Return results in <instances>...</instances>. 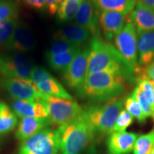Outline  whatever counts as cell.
I'll return each mask as SVG.
<instances>
[{
	"mask_svg": "<svg viewBox=\"0 0 154 154\" xmlns=\"http://www.w3.org/2000/svg\"><path fill=\"white\" fill-rule=\"evenodd\" d=\"M133 96L137 100L138 103L141 107L142 111H143V114L146 116V118H149L152 116V108L151 106L149 105V103H148L146 99L144 97V96L142 94V92L140 91V88H138V86H136L134 88V91L131 93Z\"/></svg>",
	"mask_w": 154,
	"mask_h": 154,
	"instance_id": "obj_32",
	"label": "cell"
},
{
	"mask_svg": "<svg viewBox=\"0 0 154 154\" xmlns=\"http://www.w3.org/2000/svg\"><path fill=\"white\" fill-rule=\"evenodd\" d=\"M51 124L49 118H22L17 127L16 137L24 141Z\"/></svg>",
	"mask_w": 154,
	"mask_h": 154,
	"instance_id": "obj_19",
	"label": "cell"
},
{
	"mask_svg": "<svg viewBox=\"0 0 154 154\" xmlns=\"http://www.w3.org/2000/svg\"><path fill=\"white\" fill-rule=\"evenodd\" d=\"M88 154H96V151H94V149H92L90 150V151H89V153H88Z\"/></svg>",
	"mask_w": 154,
	"mask_h": 154,
	"instance_id": "obj_39",
	"label": "cell"
},
{
	"mask_svg": "<svg viewBox=\"0 0 154 154\" xmlns=\"http://www.w3.org/2000/svg\"><path fill=\"white\" fill-rule=\"evenodd\" d=\"M127 15L116 11H101L99 25L107 42H111L126 24Z\"/></svg>",
	"mask_w": 154,
	"mask_h": 154,
	"instance_id": "obj_13",
	"label": "cell"
},
{
	"mask_svg": "<svg viewBox=\"0 0 154 154\" xmlns=\"http://www.w3.org/2000/svg\"><path fill=\"white\" fill-rule=\"evenodd\" d=\"M134 119V116L130 114L126 109H123L119 113L118 117L116 120L112 133L126 131L127 128L133 124Z\"/></svg>",
	"mask_w": 154,
	"mask_h": 154,
	"instance_id": "obj_29",
	"label": "cell"
},
{
	"mask_svg": "<svg viewBox=\"0 0 154 154\" xmlns=\"http://www.w3.org/2000/svg\"><path fill=\"white\" fill-rule=\"evenodd\" d=\"M125 81L116 75L104 72L89 74L77 92L81 97L94 101H108L117 98L126 90Z\"/></svg>",
	"mask_w": 154,
	"mask_h": 154,
	"instance_id": "obj_3",
	"label": "cell"
},
{
	"mask_svg": "<svg viewBox=\"0 0 154 154\" xmlns=\"http://www.w3.org/2000/svg\"><path fill=\"white\" fill-rule=\"evenodd\" d=\"M36 46V39L32 29L28 24L19 22L12 34L4 44L7 50L17 53H28L32 51Z\"/></svg>",
	"mask_w": 154,
	"mask_h": 154,
	"instance_id": "obj_11",
	"label": "cell"
},
{
	"mask_svg": "<svg viewBox=\"0 0 154 154\" xmlns=\"http://www.w3.org/2000/svg\"><path fill=\"white\" fill-rule=\"evenodd\" d=\"M151 154H154V146H153V150H152V151H151Z\"/></svg>",
	"mask_w": 154,
	"mask_h": 154,
	"instance_id": "obj_40",
	"label": "cell"
},
{
	"mask_svg": "<svg viewBox=\"0 0 154 154\" xmlns=\"http://www.w3.org/2000/svg\"><path fill=\"white\" fill-rule=\"evenodd\" d=\"M142 3L150 8L154 9V0H139Z\"/></svg>",
	"mask_w": 154,
	"mask_h": 154,
	"instance_id": "obj_36",
	"label": "cell"
},
{
	"mask_svg": "<svg viewBox=\"0 0 154 154\" xmlns=\"http://www.w3.org/2000/svg\"><path fill=\"white\" fill-rule=\"evenodd\" d=\"M91 36L88 29L76 23H72L59 29L54 34V38L56 40H64L82 47Z\"/></svg>",
	"mask_w": 154,
	"mask_h": 154,
	"instance_id": "obj_17",
	"label": "cell"
},
{
	"mask_svg": "<svg viewBox=\"0 0 154 154\" xmlns=\"http://www.w3.org/2000/svg\"><path fill=\"white\" fill-rule=\"evenodd\" d=\"M137 32L154 31V9L150 8L138 0L136 7L130 15Z\"/></svg>",
	"mask_w": 154,
	"mask_h": 154,
	"instance_id": "obj_16",
	"label": "cell"
},
{
	"mask_svg": "<svg viewBox=\"0 0 154 154\" xmlns=\"http://www.w3.org/2000/svg\"><path fill=\"white\" fill-rule=\"evenodd\" d=\"M59 151V131L45 128L22 141L18 154H57Z\"/></svg>",
	"mask_w": 154,
	"mask_h": 154,
	"instance_id": "obj_6",
	"label": "cell"
},
{
	"mask_svg": "<svg viewBox=\"0 0 154 154\" xmlns=\"http://www.w3.org/2000/svg\"><path fill=\"white\" fill-rule=\"evenodd\" d=\"M137 33L138 64L148 66L154 61V31Z\"/></svg>",
	"mask_w": 154,
	"mask_h": 154,
	"instance_id": "obj_18",
	"label": "cell"
},
{
	"mask_svg": "<svg viewBox=\"0 0 154 154\" xmlns=\"http://www.w3.org/2000/svg\"><path fill=\"white\" fill-rule=\"evenodd\" d=\"M19 6L15 2L5 0L0 2V22L16 19Z\"/></svg>",
	"mask_w": 154,
	"mask_h": 154,
	"instance_id": "obj_27",
	"label": "cell"
},
{
	"mask_svg": "<svg viewBox=\"0 0 154 154\" xmlns=\"http://www.w3.org/2000/svg\"><path fill=\"white\" fill-rule=\"evenodd\" d=\"M12 109L17 116L22 118H49L47 106L43 99L37 101L14 100Z\"/></svg>",
	"mask_w": 154,
	"mask_h": 154,
	"instance_id": "obj_15",
	"label": "cell"
},
{
	"mask_svg": "<svg viewBox=\"0 0 154 154\" xmlns=\"http://www.w3.org/2000/svg\"><path fill=\"white\" fill-rule=\"evenodd\" d=\"M18 23L17 19L0 22V44H5V42L10 37Z\"/></svg>",
	"mask_w": 154,
	"mask_h": 154,
	"instance_id": "obj_31",
	"label": "cell"
},
{
	"mask_svg": "<svg viewBox=\"0 0 154 154\" xmlns=\"http://www.w3.org/2000/svg\"><path fill=\"white\" fill-rule=\"evenodd\" d=\"M151 117L153 119V120H154V96H153V109H152V116H151Z\"/></svg>",
	"mask_w": 154,
	"mask_h": 154,
	"instance_id": "obj_38",
	"label": "cell"
},
{
	"mask_svg": "<svg viewBox=\"0 0 154 154\" xmlns=\"http://www.w3.org/2000/svg\"><path fill=\"white\" fill-rule=\"evenodd\" d=\"M64 1L65 0H56V3H57L59 6H60Z\"/></svg>",
	"mask_w": 154,
	"mask_h": 154,
	"instance_id": "obj_37",
	"label": "cell"
},
{
	"mask_svg": "<svg viewBox=\"0 0 154 154\" xmlns=\"http://www.w3.org/2000/svg\"><path fill=\"white\" fill-rule=\"evenodd\" d=\"M140 77L147 79L150 82L154 84V61L146 66L144 72L142 73Z\"/></svg>",
	"mask_w": 154,
	"mask_h": 154,
	"instance_id": "obj_33",
	"label": "cell"
},
{
	"mask_svg": "<svg viewBox=\"0 0 154 154\" xmlns=\"http://www.w3.org/2000/svg\"><path fill=\"white\" fill-rule=\"evenodd\" d=\"M78 1H79V2H84V0H78Z\"/></svg>",
	"mask_w": 154,
	"mask_h": 154,
	"instance_id": "obj_41",
	"label": "cell"
},
{
	"mask_svg": "<svg viewBox=\"0 0 154 154\" xmlns=\"http://www.w3.org/2000/svg\"><path fill=\"white\" fill-rule=\"evenodd\" d=\"M43 101L47 106L51 124L59 127L72 122L84 111L74 100L47 96Z\"/></svg>",
	"mask_w": 154,
	"mask_h": 154,
	"instance_id": "obj_5",
	"label": "cell"
},
{
	"mask_svg": "<svg viewBox=\"0 0 154 154\" xmlns=\"http://www.w3.org/2000/svg\"><path fill=\"white\" fill-rule=\"evenodd\" d=\"M138 88L145 97L148 103L151 106L152 109L153 106V96H154V84L150 82L147 79L140 77L137 79Z\"/></svg>",
	"mask_w": 154,
	"mask_h": 154,
	"instance_id": "obj_30",
	"label": "cell"
},
{
	"mask_svg": "<svg viewBox=\"0 0 154 154\" xmlns=\"http://www.w3.org/2000/svg\"><path fill=\"white\" fill-rule=\"evenodd\" d=\"M154 146V128L151 132L138 136L134 147V154H151Z\"/></svg>",
	"mask_w": 154,
	"mask_h": 154,
	"instance_id": "obj_25",
	"label": "cell"
},
{
	"mask_svg": "<svg viewBox=\"0 0 154 154\" xmlns=\"http://www.w3.org/2000/svg\"><path fill=\"white\" fill-rule=\"evenodd\" d=\"M58 131L60 154H79L96 134L86 110L72 122L59 127Z\"/></svg>",
	"mask_w": 154,
	"mask_h": 154,
	"instance_id": "obj_2",
	"label": "cell"
},
{
	"mask_svg": "<svg viewBox=\"0 0 154 154\" xmlns=\"http://www.w3.org/2000/svg\"><path fill=\"white\" fill-rule=\"evenodd\" d=\"M80 48H82L81 46L76 45L69 42L64 41V40H56L47 51L45 57L66 53L72 50L80 49Z\"/></svg>",
	"mask_w": 154,
	"mask_h": 154,
	"instance_id": "obj_28",
	"label": "cell"
},
{
	"mask_svg": "<svg viewBox=\"0 0 154 154\" xmlns=\"http://www.w3.org/2000/svg\"><path fill=\"white\" fill-rule=\"evenodd\" d=\"M82 49V48H80L66 53L46 57V59L48 64L54 71L63 73L68 69L69 65Z\"/></svg>",
	"mask_w": 154,
	"mask_h": 154,
	"instance_id": "obj_22",
	"label": "cell"
},
{
	"mask_svg": "<svg viewBox=\"0 0 154 154\" xmlns=\"http://www.w3.org/2000/svg\"><path fill=\"white\" fill-rule=\"evenodd\" d=\"M99 11L91 0H84L81 3L75 23L89 31L92 37L99 35Z\"/></svg>",
	"mask_w": 154,
	"mask_h": 154,
	"instance_id": "obj_12",
	"label": "cell"
},
{
	"mask_svg": "<svg viewBox=\"0 0 154 154\" xmlns=\"http://www.w3.org/2000/svg\"><path fill=\"white\" fill-rule=\"evenodd\" d=\"M17 123L18 119L14 111L7 103L0 101V134L10 132Z\"/></svg>",
	"mask_w": 154,
	"mask_h": 154,
	"instance_id": "obj_23",
	"label": "cell"
},
{
	"mask_svg": "<svg viewBox=\"0 0 154 154\" xmlns=\"http://www.w3.org/2000/svg\"><path fill=\"white\" fill-rule=\"evenodd\" d=\"M0 86L14 100L37 101L47 96L38 89L31 79L3 78L0 79Z\"/></svg>",
	"mask_w": 154,
	"mask_h": 154,
	"instance_id": "obj_9",
	"label": "cell"
},
{
	"mask_svg": "<svg viewBox=\"0 0 154 154\" xmlns=\"http://www.w3.org/2000/svg\"><path fill=\"white\" fill-rule=\"evenodd\" d=\"M98 72L118 76L129 85L136 83L138 77L137 71L116 48L102 39L99 35L93 36L90 42L87 75Z\"/></svg>",
	"mask_w": 154,
	"mask_h": 154,
	"instance_id": "obj_1",
	"label": "cell"
},
{
	"mask_svg": "<svg viewBox=\"0 0 154 154\" xmlns=\"http://www.w3.org/2000/svg\"><path fill=\"white\" fill-rule=\"evenodd\" d=\"M138 135L132 132H113L107 140L109 154H129L133 151Z\"/></svg>",
	"mask_w": 154,
	"mask_h": 154,
	"instance_id": "obj_14",
	"label": "cell"
},
{
	"mask_svg": "<svg viewBox=\"0 0 154 154\" xmlns=\"http://www.w3.org/2000/svg\"><path fill=\"white\" fill-rule=\"evenodd\" d=\"M33 66L28 58L19 53H0V74L5 78L31 79Z\"/></svg>",
	"mask_w": 154,
	"mask_h": 154,
	"instance_id": "obj_8",
	"label": "cell"
},
{
	"mask_svg": "<svg viewBox=\"0 0 154 154\" xmlns=\"http://www.w3.org/2000/svg\"><path fill=\"white\" fill-rule=\"evenodd\" d=\"M35 85L38 89L46 96L73 100L72 96L66 91L60 83L50 74L44 79L38 82Z\"/></svg>",
	"mask_w": 154,
	"mask_h": 154,
	"instance_id": "obj_21",
	"label": "cell"
},
{
	"mask_svg": "<svg viewBox=\"0 0 154 154\" xmlns=\"http://www.w3.org/2000/svg\"><path fill=\"white\" fill-rule=\"evenodd\" d=\"M81 3L78 0H65L58 9V22L66 23L74 19L78 12Z\"/></svg>",
	"mask_w": 154,
	"mask_h": 154,
	"instance_id": "obj_24",
	"label": "cell"
},
{
	"mask_svg": "<svg viewBox=\"0 0 154 154\" xmlns=\"http://www.w3.org/2000/svg\"><path fill=\"white\" fill-rule=\"evenodd\" d=\"M137 40V31L133 23L129 21L115 37L114 44L122 57L137 71L139 77L142 74V70L138 64Z\"/></svg>",
	"mask_w": 154,
	"mask_h": 154,
	"instance_id": "obj_7",
	"label": "cell"
},
{
	"mask_svg": "<svg viewBox=\"0 0 154 154\" xmlns=\"http://www.w3.org/2000/svg\"><path fill=\"white\" fill-rule=\"evenodd\" d=\"M100 11H116L124 15L131 14L136 5V0H91Z\"/></svg>",
	"mask_w": 154,
	"mask_h": 154,
	"instance_id": "obj_20",
	"label": "cell"
},
{
	"mask_svg": "<svg viewBox=\"0 0 154 154\" xmlns=\"http://www.w3.org/2000/svg\"><path fill=\"white\" fill-rule=\"evenodd\" d=\"M124 105L125 106V108H126V110L130 114H131L134 116V118L137 119L138 122H145L146 118L143 114L141 107H140L137 100L135 99L131 94L125 98Z\"/></svg>",
	"mask_w": 154,
	"mask_h": 154,
	"instance_id": "obj_26",
	"label": "cell"
},
{
	"mask_svg": "<svg viewBox=\"0 0 154 154\" xmlns=\"http://www.w3.org/2000/svg\"><path fill=\"white\" fill-rule=\"evenodd\" d=\"M24 2L30 7L39 10H42L47 7L44 0H24Z\"/></svg>",
	"mask_w": 154,
	"mask_h": 154,
	"instance_id": "obj_34",
	"label": "cell"
},
{
	"mask_svg": "<svg viewBox=\"0 0 154 154\" xmlns=\"http://www.w3.org/2000/svg\"><path fill=\"white\" fill-rule=\"evenodd\" d=\"M123 107L124 100L115 98L103 105L91 106L86 109L88 120L95 132L101 134H112L116 120Z\"/></svg>",
	"mask_w": 154,
	"mask_h": 154,
	"instance_id": "obj_4",
	"label": "cell"
},
{
	"mask_svg": "<svg viewBox=\"0 0 154 154\" xmlns=\"http://www.w3.org/2000/svg\"><path fill=\"white\" fill-rule=\"evenodd\" d=\"M89 48L85 47L81 50L68 69L63 73V81L66 85L76 92L82 87L87 76L88 59Z\"/></svg>",
	"mask_w": 154,
	"mask_h": 154,
	"instance_id": "obj_10",
	"label": "cell"
},
{
	"mask_svg": "<svg viewBox=\"0 0 154 154\" xmlns=\"http://www.w3.org/2000/svg\"><path fill=\"white\" fill-rule=\"evenodd\" d=\"M46 5L48 7V11L49 14H55L57 12L59 6L56 3V0H44Z\"/></svg>",
	"mask_w": 154,
	"mask_h": 154,
	"instance_id": "obj_35",
	"label": "cell"
}]
</instances>
